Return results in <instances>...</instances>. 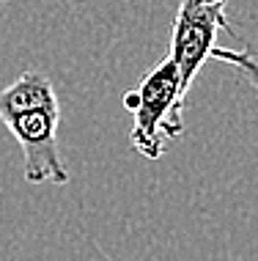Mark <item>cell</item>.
Returning <instances> with one entry per match:
<instances>
[{"label":"cell","mask_w":258,"mask_h":261,"mask_svg":"<svg viewBox=\"0 0 258 261\" xmlns=\"http://www.w3.org/2000/svg\"><path fill=\"white\" fill-rule=\"evenodd\" d=\"M184 91L179 83V72L170 58L157 63L140 80V86L124 96V108L132 113L129 143L146 160H159L165 154L168 140L181 138L184 132Z\"/></svg>","instance_id":"2"},{"label":"cell","mask_w":258,"mask_h":261,"mask_svg":"<svg viewBox=\"0 0 258 261\" xmlns=\"http://www.w3.org/2000/svg\"><path fill=\"white\" fill-rule=\"evenodd\" d=\"M192 3H200V6H225L228 0H192Z\"/></svg>","instance_id":"5"},{"label":"cell","mask_w":258,"mask_h":261,"mask_svg":"<svg viewBox=\"0 0 258 261\" xmlns=\"http://www.w3.org/2000/svg\"><path fill=\"white\" fill-rule=\"evenodd\" d=\"M0 3H6V0H0Z\"/></svg>","instance_id":"6"},{"label":"cell","mask_w":258,"mask_h":261,"mask_svg":"<svg viewBox=\"0 0 258 261\" xmlns=\"http://www.w3.org/2000/svg\"><path fill=\"white\" fill-rule=\"evenodd\" d=\"M0 121L22 149L31 185H66L69 171L58 151L61 102L50 77L27 69L6 86L0 91Z\"/></svg>","instance_id":"1"},{"label":"cell","mask_w":258,"mask_h":261,"mask_svg":"<svg viewBox=\"0 0 258 261\" xmlns=\"http://www.w3.org/2000/svg\"><path fill=\"white\" fill-rule=\"evenodd\" d=\"M220 31H231L225 19V6H200L192 0H181L176 19H173L168 58L179 72L184 96L195 83V74L200 72V66L212 58V50L217 47L214 39Z\"/></svg>","instance_id":"3"},{"label":"cell","mask_w":258,"mask_h":261,"mask_svg":"<svg viewBox=\"0 0 258 261\" xmlns=\"http://www.w3.org/2000/svg\"><path fill=\"white\" fill-rule=\"evenodd\" d=\"M212 58L236 66L250 80V86L258 91V53L255 50H250V47H247V50H225V47H214Z\"/></svg>","instance_id":"4"}]
</instances>
